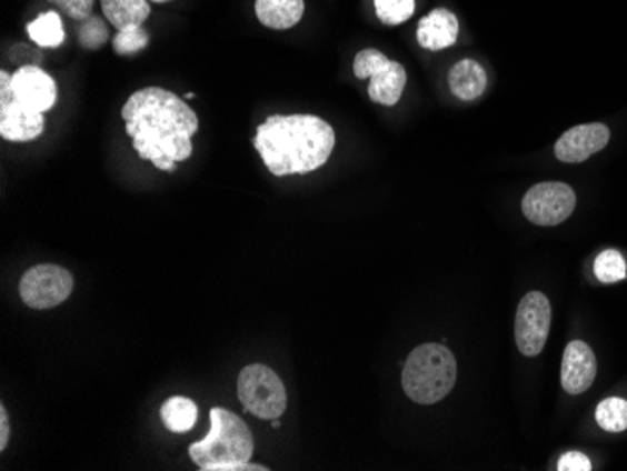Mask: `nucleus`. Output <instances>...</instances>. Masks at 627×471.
<instances>
[{"label": "nucleus", "mask_w": 627, "mask_h": 471, "mask_svg": "<svg viewBox=\"0 0 627 471\" xmlns=\"http://www.w3.org/2000/svg\"><path fill=\"white\" fill-rule=\"evenodd\" d=\"M122 119L139 158L158 170L173 171L176 163L192 157L198 116L176 92L160 87L133 92L122 108Z\"/></svg>", "instance_id": "f257e3e1"}, {"label": "nucleus", "mask_w": 627, "mask_h": 471, "mask_svg": "<svg viewBox=\"0 0 627 471\" xmlns=\"http://www.w3.org/2000/svg\"><path fill=\"white\" fill-rule=\"evenodd\" d=\"M253 147L272 176L320 170L335 149V130L314 116H272L256 130Z\"/></svg>", "instance_id": "f03ea898"}, {"label": "nucleus", "mask_w": 627, "mask_h": 471, "mask_svg": "<svg viewBox=\"0 0 627 471\" xmlns=\"http://www.w3.org/2000/svg\"><path fill=\"white\" fill-rule=\"evenodd\" d=\"M188 453L199 470L223 471L228 465L252 460V432L236 413L212 408L211 432L203 440L192 443Z\"/></svg>", "instance_id": "7ed1b4c3"}, {"label": "nucleus", "mask_w": 627, "mask_h": 471, "mask_svg": "<svg viewBox=\"0 0 627 471\" xmlns=\"http://www.w3.org/2000/svg\"><path fill=\"white\" fill-rule=\"evenodd\" d=\"M457 381V361L451 350L440 344H422L411 351L405 370V393L417 404L429 405L446 399Z\"/></svg>", "instance_id": "20e7f679"}, {"label": "nucleus", "mask_w": 627, "mask_h": 471, "mask_svg": "<svg viewBox=\"0 0 627 471\" xmlns=\"http://www.w3.org/2000/svg\"><path fill=\"white\" fill-rule=\"evenodd\" d=\"M237 397L248 413L260 419H280L288 405L282 380L266 364H248L237 381Z\"/></svg>", "instance_id": "39448f33"}, {"label": "nucleus", "mask_w": 627, "mask_h": 471, "mask_svg": "<svg viewBox=\"0 0 627 471\" xmlns=\"http://www.w3.org/2000/svg\"><path fill=\"white\" fill-rule=\"evenodd\" d=\"M72 274L59 265L43 263L24 272L19 282V295L27 307L37 310L53 309L72 295Z\"/></svg>", "instance_id": "423d86ee"}, {"label": "nucleus", "mask_w": 627, "mask_h": 471, "mask_svg": "<svg viewBox=\"0 0 627 471\" xmlns=\"http://www.w3.org/2000/svg\"><path fill=\"white\" fill-rule=\"evenodd\" d=\"M575 203L574 188L566 182H539L522 198V212L531 224L550 228L566 222L575 211Z\"/></svg>", "instance_id": "0eeeda50"}, {"label": "nucleus", "mask_w": 627, "mask_h": 471, "mask_svg": "<svg viewBox=\"0 0 627 471\" xmlns=\"http://www.w3.org/2000/svg\"><path fill=\"white\" fill-rule=\"evenodd\" d=\"M553 310L547 295L541 291H530L522 297L515 320V339L520 353L537 357L544 351L549 339Z\"/></svg>", "instance_id": "6e6552de"}, {"label": "nucleus", "mask_w": 627, "mask_h": 471, "mask_svg": "<svg viewBox=\"0 0 627 471\" xmlns=\"http://www.w3.org/2000/svg\"><path fill=\"white\" fill-rule=\"evenodd\" d=\"M12 97L24 108L46 113L57 103V83L42 68L24 64L12 76Z\"/></svg>", "instance_id": "1a4fd4ad"}, {"label": "nucleus", "mask_w": 627, "mask_h": 471, "mask_svg": "<svg viewBox=\"0 0 627 471\" xmlns=\"http://www.w3.org/2000/svg\"><path fill=\"white\" fill-rule=\"evenodd\" d=\"M610 140L609 128L601 122L583 124L567 130L560 140L556 141L555 154L560 162L580 163L591 154L604 151Z\"/></svg>", "instance_id": "9d476101"}, {"label": "nucleus", "mask_w": 627, "mask_h": 471, "mask_svg": "<svg viewBox=\"0 0 627 471\" xmlns=\"http://www.w3.org/2000/svg\"><path fill=\"white\" fill-rule=\"evenodd\" d=\"M596 355L583 340L567 344L561 359V387L569 394L585 393L596 380Z\"/></svg>", "instance_id": "9b49d317"}, {"label": "nucleus", "mask_w": 627, "mask_h": 471, "mask_svg": "<svg viewBox=\"0 0 627 471\" xmlns=\"http://www.w3.org/2000/svg\"><path fill=\"white\" fill-rule=\"evenodd\" d=\"M46 130L43 113L24 108L16 100L0 103V136L13 143L34 141Z\"/></svg>", "instance_id": "f8f14e48"}, {"label": "nucleus", "mask_w": 627, "mask_h": 471, "mask_svg": "<svg viewBox=\"0 0 627 471\" xmlns=\"http://www.w3.org/2000/svg\"><path fill=\"white\" fill-rule=\"evenodd\" d=\"M459 38V19L446 8H436L419 21L417 42L429 51L451 48Z\"/></svg>", "instance_id": "ddd939ff"}, {"label": "nucleus", "mask_w": 627, "mask_h": 471, "mask_svg": "<svg viewBox=\"0 0 627 471\" xmlns=\"http://www.w3.org/2000/svg\"><path fill=\"white\" fill-rule=\"evenodd\" d=\"M256 18L275 31H286L301 21L302 0H256Z\"/></svg>", "instance_id": "4468645a"}, {"label": "nucleus", "mask_w": 627, "mask_h": 471, "mask_svg": "<svg viewBox=\"0 0 627 471\" xmlns=\"http://www.w3.org/2000/svg\"><path fill=\"white\" fill-rule=\"evenodd\" d=\"M406 87V70L400 62L391 61L380 72L370 78L368 97L381 106H395L400 100Z\"/></svg>", "instance_id": "2eb2a0df"}, {"label": "nucleus", "mask_w": 627, "mask_h": 471, "mask_svg": "<svg viewBox=\"0 0 627 471\" xmlns=\"http://www.w3.org/2000/svg\"><path fill=\"white\" fill-rule=\"evenodd\" d=\"M449 87L455 97L470 102L481 97L487 89V72L479 62L470 59L457 62L449 72Z\"/></svg>", "instance_id": "dca6fc26"}, {"label": "nucleus", "mask_w": 627, "mask_h": 471, "mask_svg": "<svg viewBox=\"0 0 627 471\" xmlns=\"http://www.w3.org/2000/svg\"><path fill=\"white\" fill-rule=\"evenodd\" d=\"M103 18L116 27L117 31L128 27H141L151 16L149 0H100Z\"/></svg>", "instance_id": "f3484780"}, {"label": "nucleus", "mask_w": 627, "mask_h": 471, "mask_svg": "<svg viewBox=\"0 0 627 471\" xmlns=\"http://www.w3.org/2000/svg\"><path fill=\"white\" fill-rule=\"evenodd\" d=\"M160 418L166 429L185 434L198 421V405L187 397H171L160 408Z\"/></svg>", "instance_id": "a211bd4d"}, {"label": "nucleus", "mask_w": 627, "mask_h": 471, "mask_svg": "<svg viewBox=\"0 0 627 471\" xmlns=\"http://www.w3.org/2000/svg\"><path fill=\"white\" fill-rule=\"evenodd\" d=\"M27 32L40 48H59L67 38L61 16L57 12L40 13L34 21L27 24Z\"/></svg>", "instance_id": "6ab92c4d"}, {"label": "nucleus", "mask_w": 627, "mask_h": 471, "mask_svg": "<svg viewBox=\"0 0 627 471\" xmlns=\"http://www.w3.org/2000/svg\"><path fill=\"white\" fill-rule=\"evenodd\" d=\"M596 421L607 432H624L627 430V400L605 399L597 405Z\"/></svg>", "instance_id": "aec40b11"}, {"label": "nucleus", "mask_w": 627, "mask_h": 471, "mask_svg": "<svg viewBox=\"0 0 627 471\" xmlns=\"http://www.w3.org/2000/svg\"><path fill=\"white\" fill-rule=\"evenodd\" d=\"M594 272H596L599 282L616 284V282H620V280L627 277L626 260L616 250H605V252L597 255L596 263H594Z\"/></svg>", "instance_id": "412c9836"}, {"label": "nucleus", "mask_w": 627, "mask_h": 471, "mask_svg": "<svg viewBox=\"0 0 627 471\" xmlns=\"http://www.w3.org/2000/svg\"><path fill=\"white\" fill-rule=\"evenodd\" d=\"M376 13L384 24H400L416 12V0H375Z\"/></svg>", "instance_id": "4be33fe9"}, {"label": "nucleus", "mask_w": 627, "mask_h": 471, "mask_svg": "<svg viewBox=\"0 0 627 471\" xmlns=\"http://www.w3.org/2000/svg\"><path fill=\"white\" fill-rule=\"evenodd\" d=\"M78 37L81 48H102L103 43L109 40L108 23L103 21L102 16H91V18L83 19L79 24Z\"/></svg>", "instance_id": "5701e85b"}, {"label": "nucleus", "mask_w": 627, "mask_h": 471, "mask_svg": "<svg viewBox=\"0 0 627 471\" xmlns=\"http://www.w3.org/2000/svg\"><path fill=\"white\" fill-rule=\"evenodd\" d=\"M149 46V34L143 27H128L117 32L113 38V51L117 54H136Z\"/></svg>", "instance_id": "b1692460"}, {"label": "nucleus", "mask_w": 627, "mask_h": 471, "mask_svg": "<svg viewBox=\"0 0 627 471\" xmlns=\"http://www.w3.org/2000/svg\"><path fill=\"white\" fill-rule=\"evenodd\" d=\"M389 59L378 49H362L361 53H357L354 61V73L359 79H370L375 73L380 72L381 68L389 64Z\"/></svg>", "instance_id": "393cba45"}, {"label": "nucleus", "mask_w": 627, "mask_h": 471, "mask_svg": "<svg viewBox=\"0 0 627 471\" xmlns=\"http://www.w3.org/2000/svg\"><path fill=\"white\" fill-rule=\"evenodd\" d=\"M49 2L73 21L91 18L92 7H94V0H49Z\"/></svg>", "instance_id": "a878e982"}, {"label": "nucleus", "mask_w": 627, "mask_h": 471, "mask_svg": "<svg viewBox=\"0 0 627 471\" xmlns=\"http://www.w3.org/2000/svg\"><path fill=\"white\" fill-rule=\"evenodd\" d=\"M558 470L590 471L591 462L586 454L579 453V451H571V453H566L558 460Z\"/></svg>", "instance_id": "bb28decb"}, {"label": "nucleus", "mask_w": 627, "mask_h": 471, "mask_svg": "<svg viewBox=\"0 0 627 471\" xmlns=\"http://www.w3.org/2000/svg\"><path fill=\"white\" fill-rule=\"evenodd\" d=\"M10 440V421H8L7 408L0 405V451H4Z\"/></svg>", "instance_id": "cd10ccee"}, {"label": "nucleus", "mask_w": 627, "mask_h": 471, "mask_svg": "<svg viewBox=\"0 0 627 471\" xmlns=\"http://www.w3.org/2000/svg\"><path fill=\"white\" fill-rule=\"evenodd\" d=\"M280 427V421L278 419H272V429H278Z\"/></svg>", "instance_id": "c85d7f7f"}, {"label": "nucleus", "mask_w": 627, "mask_h": 471, "mask_svg": "<svg viewBox=\"0 0 627 471\" xmlns=\"http://www.w3.org/2000/svg\"><path fill=\"white\" fill-rule=\"evenodd\" d=\"M149 2H158V4H163V2H169V0H149Z\"/></svg>", "instance_id": "c756f323"}]
</instances>
